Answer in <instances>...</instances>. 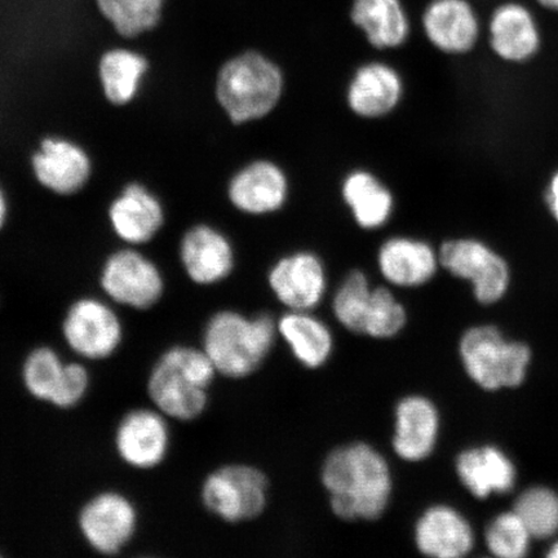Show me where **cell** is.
<instances>
[{
    "label": "cell",
    "mask_w": 558,
    "mask_h": 558,
    "mask_svg": "<svg viewBox=\"0 0 558 558\" xmlns=\"http://www.w3.org/2000/svg\"><path fill=\"white\" fill-rule=\"evenodd\" d=\"M271 294L286 311L314 312L329 289L326 265L310 250L283 255L268 271Z\"/></svg>",
    "instance_id": "11"
},
{
    "label": "cell",
    "mask_w": 558,
    "mask_h": 558,
    "mask_svg": "<svg viewBox=\"0 0 558 558\" xmlns=\"http://www.w3.org/2000/svg\"><path fill=\"white\" fill-rule=\"evenodd\" d=\"M530 534L525 523L512 511L504 512L488 522L485 530V543L494 556L500 558H521L529 553Z\"/></svg>",
    "instance_id": "33"
},
{
    "label": "cell",
    "mask_w": 558,
    "mask_h": 558,
    "mask_svg": "<svg viewBox=\"0 0 558 558\" xmlns=\"http://www.w3.org/2000/svg\"><path fill=\"white\" fill-rule=\"evenodd\" d=\"M228 199L236 211L250 216L276 214L288 204L290 181L281 166L270 159L244 165L228 183Z\"/></svg>",
    "instance_id": "15"
},
{
    "label": "cell",
    "mask_w": 558,
    "mask_h": 558,
    "mask_svg": "<svg viewBox=\"0 0 558 558\" xmlns=\"http://www.w3.org/2000/svg\"><path fill=\"white\" fill-rule=\"evenodd\" d=\"M167 0H95L96 9L124 39H136L162 23Z\"/></svg>",
    "instance_id": "28"
},
{
    "label": "cell",
    "mask_w": 558,
    "mask_h": 558,
    "mask_svg": "<svg viewBox=\"0 0 558 558\" xmlns=\"http://www.w3.org/2000/svg\"><path fill=\"white\" fill-rule=\"evenodd\" d=\"M149 69L145 54L130 48L105 51L97 61V81L105 101L116 108L134 102Z\"/></svg>",
    "instance_id": "25"
},
{
    "label": "cell",
    "mask_w": 558,
    "mask_h": 558,
    "mask_svg": "<svg viewBox=\"0 0 558 558\" xmlns=\"http://www.w3.org/2000/svg\"><path fill=\"white\" fill-rule=\"evenodd\" d=\"M99 282L111 302L136 311L153 308L166 290L157 264L134 246L117 250L105 259Z\"/></svg>",
    "instance_id": "8"
},
{
    "label": "cell",
    "mask_w": 558,
    "mask_h": 558,
    "mask_svg": "<svg viewBox=\"0 0 558 558\" xmlns=\"http://www.w3.org/2000/svg\"><path fill=\"white\" fill-rule=\"evenodd\" d=\"M413 543L418 554L430 558H462L474 548V532L458 508L435 504L417 514Z\"/></svg>",
    "instance_id": "16"
},
{
    "label": "cell",
    "mask_w": 558,
    "mask_h": 558,
    "mask_svg": "<svg viewBox=\"0 0 558 558\" xmlns=\"http://www.w3.org/2000/svg\"><path fill=\"white\" fill-rule=\"evenodd\" d=\"M442 418L437 403L422 393L401 397L393 409L392 450L404 463L417 464L434 456Z\"/></svg>",
    "instance_id": "13"
},
{
    "label": "cell",
    "mask_w": 558,
    "mask_h": 558,
    "mask_svg": "<svg viewBox=\"0 0 558 558\" xmlns=\"http://www.w3.org/2000/svg\"><path fill=\"white\" fill-rule=\"evenodd\" d=\"M543 9L558 13V0H536Z\"/></svg>",
    "instance_id": "37"
},
{
    "label": "cell",
    "mask_w": 558,
    "mask_h": 558,
    "mask_svg": "<svg viewBox=\"0 0 558 558\" xmlns=\"http://www.w3.org/2000/svg\"><path fill=\"white\" fill-rule=\"evenodd\" d=\"M409 312L386 286H374L362 337L374 340H392L407 329Z\"/></svg>",
    "instance_id": "31"
},
{
    "label": "cell",
    "mask_w": 558,
    "mask_h": 558,
    "mask_svg": "<svg viewBox=\"0 0 558 558\" xmlns=\"http://www.w3.org/2000/svg\"><path fill=\"white\" fill-rule=\"evenodd\" d=\"M120 316L107 302L94 296L76 299L62 319L61 332L72 351L87 361H104L123 343Z\"/></svg>",
    "instance_id": "9"
},
{
    "label": "cell",
    "mask_w": 558,
    "mask_h": 558,
    "mask_svg": "<svg viewBox=\"0 0 558 558\" xmlns=\"http://www.w3.org/2000/svg\"><path fill=\"white\" fill-rule=\"evenodd\" d=\"M166 415L156 408L129 411L118 423L114 435L117 456L131 469H157L169 456L171 430Z\"/></svg>",
    "instance_id": "14"
},
{
    "label": "cell",
    "mask_w": 558,
    "mask_h": 558,
    "mask_svg": "<svg viewBox=\"0 0 558 558\" xmlns=\"http://www.w3.org/2000/svg\"><path fill=\"white\" fill-rule=\"evenodd\" d=\"M66 364L53 348H34L21 369L26 392L37 401L52 404L64 381Z\"/></svg>",
    "instance_id": "30"
},
{
    "label": "cell",
    "mask_w": 558,
    "mask_h": 558,
    "mask_svg": "<svg viewBox=\"0 0 558 558\" xmlns=\"http://www.w3.org/2000/svg\"><path fill=\"white\" fill-rule=\"evenodd\" d=\"M423 29L436 50L452 56L473 51L481 34L477 12L466 0H434L424 11Z\"/></svg>",
    "instance_id": "22"
},
{
    "label": "cell",
    "mask_w": 558,
    "mask_h": 558,
    "mask_svg": "<svg viewBox=\"0 0 558 558\" xmlns=\"http://www.w3.org/2000/svg\"><path fill=\"white\" fill-rule=\"evenodd\" d=\"M89 373L85 365L80 362H68L64 381L52 407L69 410L80 404L85 399L89 389Z\"/></svg>",
    "instance_id": "34"
},
{
    "label": "cell",
    "mask_w": 558,
    "mask_h": 558,
    "mask_svg": "<svg viewBox=\"0 0 558 558\" xmlns=\"http://www.w3.org/2000/svg\"><path fill=\"white\" fill-rule=\"evenodd\" d=\"M379 274L396 289H418L434 281L441 269L438 248L408 235L390 236L376 255Z\"/></svg>",
    "instance_id": "19"
},
{
    "label": "cell",
    "mask_w": 558,
    "mask_h": 558,
    "mask_svg": "<svg viewBox=\"0 0 558 558\" xmlns=\"http://www.w3.org/2000/svg\"><path fill=\"white\" fill-rule=\"evenodd\" d=\"M543 197L550 218L558 226V169L550 173Z\"/></svg>",
    "instance_id": "35"
},
{
    "label": "cell",
    "mask_w": 558,
    "mask_h": 558,
    "mask_svg": "<svg viewBox=\"0 0 558 558\" xmlns=\"http://www.w3.org/2000/svg\"><path fill=\"white\" fill-rule=\"evenodd\" d=\"M453 465L460 484L476 499L512 492L518 478L512 459L494 445L472 446L460 451Z\"/></svg>",
    "instance_id": "23"
},
{
    "label": "cell",
    "mask_w": 558,
    "mask_h": 558,
    "mask_svg": "<svg viewBox=\"0 0 558 558\" xmlns=\"http://www.w3.org/2000/svg\"><path fill=\"white\" fill-rule=\"evenodd\" d=\"M137 508L128 495L102 492L90 498L78 514V529L88 546L105 556H114L134 539Z\"/></svg>",
    "instance_id": "10"
},
{
    "label": "cell",
    "mask_w": 558,
    "mask_h": 558,
    "mask_svg": "<svg viewBox=\"0 0 558 558\" xmlns=\"http://www.w3.org/2000/svg\"><path fill=\"white\" fill-rule=\"evenodd\" d=\"M341 198L361 229H380L392 219L395 195L373 172L357 169L347 173Z\"/></svg>",
    "instance_id": "26"
},
{
    "label": "cell",
    "mask_w": 558,
    "mask_h": 558,
    "mask_svg": "<svg viewBox=\"0 0 558 558\" xmlns=\"http://www.w3.org/2000/svg\"><path fill=\"white\" fill-rule=\"evenodd\" d=\"M283 70L257 51L233 56L216 73L215 97L233 124L263 120L274 113L284 94Z\"/></svg>",
    "instance_id": "4"
},
{
    "label": "cell",
    "mask_w": 558,
    "mask_h": 558,
    "mask_svg": "<svg viewBox=\"0 0 558 558\" xmlns=\"http://www.w3.org/2000/svg\"><path fill=\"white\" fill-rule=\"evenodd\" d=\"M352 21L378 50H393L407 44L410 23L400 0H354Z\"/></svg>",
    "instance_id": "27"
},
{
    "label": "cell",
    "mask_w": 558,
    "mask_h": 558,
    "mask_svg": "<svg viewBox=\"0 0 558 558\" xmlns=\"http://www.w3.org/2000/svg\"><path fill=\"white\" fill-rule=\"evenodd\" d=\"M202 505L216 519L244 523L260 519L270 500V481L259 466L233 463L209 472L201 486Z\"/></svg>",
    "instance_id": "6"
},
{
    "label": "cell",
    "mask_w": 558,
    "mask_h": 558,
    "mask_svg": "<svg viewBox=\"0 0 558 558\" xmlns=\"http://www.w3.org/2000/svg\"><path fill=\"white\" fill-rule=\"evenodd\" d=\"M335 518L375 522L386 515L395 495V473L384 453L366 441L337 446L319 472Z\"/></svg>",
    "instance_id": "1"
},
{
    "label": "cell",
    "mask_w": 558,
    "mask_h": 558,
    "mask_svg": "<svg viewBox=\"0 0 558 558\" xmlns=\"http://www.w3.org/2000/svg\"><path fill=\"white\" fill-rule=\"evenodd\" d=\"M404 83L399 70L387 62L361 65L347 86L349 110L362 120H379L393 113L403 99Z\"/></svg>",
    "instance_id": "21"
},
{
    "label": "cell",
    "mask_w": 558,
    "mask_h": 558,
    "mask_svg": "<svg viewBox=\"0 0 558 558\" xmlns=\"http://www.w3.org/2000/svg\"><path fill=\"white\" fill-rule=\"evenodd\" d=\"M547 557L549 558H558V541L550 546Z\"/></svg>",
    "instance_id": "38"
},
{
    "label": "cell",
    "mask_w": 558,
    "mask_h": 558,
    "mask_svg": "<svg viewBox=\"0 0 558 558\" xmlns=\"http://www.w3.org/2000/svg\"><path fill=\"white\" fill-rule=\"evenodd\" d=\"M278 323L270 313L254 316L222 310L208 318L202 333V349L218 375L242 380L259 372L274 352Z\"/></svg>",
    "instance_id": "2"
},
{
    "label": "cell",
    "mask_w": 558,
    "mask_h": 558,
    "mask_svg": "<svg viewBox=\"0 0 558 558\" xmlns=\"http://www.w3.org/2000/svg\"><path fill=\"white\" fill-rule=\"evenodd\" d=\"M373 290L368 276L361 269L349 271L335 290L331 302L333 318L348 332L362 337Z\"/></svg>",
    "instance_id": "29"
},
{
    "label": "cell",
    "mask_w": 558,
    "mask_h": 558,
    "mask_svg": "<svg viewBox=\"0 0 558 558\" xmlns=\"http://www.w3.org/2000/svg\"><path fill=\"white\" fill-rule=\"evenodd\" d=\"M33 177L47 192L73 197L94 177V160L78 143L62 136H46L31 157Z\"/></svg>",
    "instance_id": "12"
},
{
    "label": "cell",
    "mask_w": 558,
    "mask_h": 558,
    "mask_svg": "<svg viewBox=\"0 0 558 558\" xmlns=\"http://www.w3.org/2000/svg\"><path fill=\"white\" fill-rule=\"evenodd\" d=\"M9 199H7V195L3 191V187L0 186V232H2L3 228L5 227L7 220H9Z\"/></svg>",
    "instance_id": "36"
},
{
    "label": "cell",
    "mask_w": 558,
    "mask_h": 558,
    "mask_svg": "<svg viewBox=\"0 0 558 558\" xmlns=\"http://www.w3.org/2000/svg\"><path fill=\"white\" fill-rule=\"evenodd\" d=\"M216 376L204 349L174 345L159 355L146 389L160 413L173 421L193 422L205 414Z\"/></svg>",
    "instance_id": "3"
},
{
    "label": "cell",
    "mask_w": 558,
    "mask_h": 558,
    "mask_svg": "<svg viewBox=\"0 0 558 558\" xmlns=\"http://www.w3.org/2000/svg\"><path fill=\"white\" fill-rule=\"evenodd\" d=\"M441 269L469 282L477 303L493 305L508 294L512 271L504 255L476 236H458L438 247Z\"/></svg>",
    "instance_id": "7"
},
{
    "label": "cell",
    "mask_w": 558,
    "mask_h": 558,
    "mask_svg": "<svg viewBox=\"0 0 558 558\" xmlns=\"http://www.w3.org/2000/svg\"><path fill=\"white\" fill-rule=\"evenodd\" d=\"M513 511L535 539L553 538L558 533V494L550 487L526 488L515 499Z\"/></svg>",
    "instance_id": "32"
},
{
    "label": "cell",
    "mask_w": 558,
    "mask_h": 558,
    "mask_svg": "<svg viewBox=\"0 0 558 558\" xmlns=\"http://www.w3.org/2000/svg\"><path fill=\"white\" fill-rule=\"evenodd\" d=\"M179 256L185 275L198 286L226 281L235 268L232 242L221 230L208 225L186 230L180 241Z\"/></svg>",
    "instance_id": "18"
},
{
    "label": "cell",
    "mask_w": 558,
    "mask_h": 558,
    "mask_svg": "<svg viewBox=\"0 0 558 558\" xmlns=\"http://www.w3.org/2000/svg\"><path fill=\"white\" fill-rule=\"evenodd\" d=\"M278 335L300 366L325 367L335 352V337L325 320L313 312L288 311L277 318Z\"/></svg>",
    "instance_id": "24"
},
{
    "label": "cell",
    "mask_w": 558,
    "mask_h": 558,
    "mask_svg": "<svg viewBox=\"0 0 558 558\" xmlns=\"http://www.w3.org/2000/svg\"><path fill=\"white\" fill-rule=\"evenodd\" d=\"M108 221L118 240L129 246H143L163 229L166 211L148 186L132 181L111 201Z\"/></svg>",
    "instance_id": "17"
},
{
    "label": "cell",
    "mask_w": 558,
    "mask_h": 558,
    "mask_svg": "<svg viewBox=\"0 0 558 558\" xmlns=\"http://www.w3.org/2000/svg\"><path fill=\"white\" fill-rule=\"evenodd\" d=\"M538 21L525 5L507 2L494 10L488 23V45L506 64L525 65L542 50Z\"/></svg>",
    "instance_id": "20"
},
{
    "label": "cell",
    "mask_w": 558,
    "mask_h": 558,
    "mask_svg": "<svg viewBox=\"0 0 558 558\" xmlns=\"http://www.w3.org/2000/svg\"><path fill=\"white\" fill-rule=\"evenodd\" d=\"M458 351L465 374L488 392L520 387L533 357L527 344L506 339L493 325L466 329L459 340Z\"/></svg>",
    "instance_id": "5"
}]
</instances>
